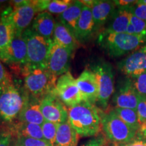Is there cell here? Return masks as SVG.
<instances>
[{"instance_id": "6da1fadb", "label": "cell", "mask_w": 146, "mask_h": 146, "mask_svg": "<svg viewBox=\"0 0 146 146\" xmlns=\"http://www.w3.org/2000/svg\"><path fill=\"white\" fill-rule=\"evenodd\" d=\"M68 121L77 134L81 137L99 135L102 130L100 109L89 102L68 108Z\"/></svg>"}, {"instance_id": "7a4b0ae2", "label": "cell", "mask_w": 146, "mask_h": 146, "mask_svg": "<svg viewBox=\"0 0 146 146\" xmlns=\"http://www.w3.org/2000/svg\"><path fill=\"white\" fill-rule=\"evenodd\" d=\"M24 87L30 96L41 100L56 88L57 76L47 68L31 66L26 64L21 67Z\"/></svg>"}, {"instance_id": "3957f363", "label": "cell", "mask_w": 146, "mask_h": 146, "mask_svg": "<svg viewBox=\"0 0 146 146\" xmlns=\"http://www.w3.org/2000/svg\"><path fill=\"white\" fill-rule=\"evenodd\" d=\"M29 97L25 87L12 81L0 87V118L9 123L18 118Z\"/></svg>"}, {"instance_id": "277c9868", "label": "cell", "mask_w": 146, "mask_h": 146, "mask_svg": "<svg viewBox=\"0 0 146 146\" xmlns=\"http://www.w3.org/2000/svg\"><path fill=\"white\" fill-rule=\"evenodd\" d=\"M98 43L110 56L117 58L132 53L146 44V36L104 31L100 34Z\"/></svg>"}, {"instance_id": "5b68a950", "label": "cell", "mask_w": 146, "mask_h": 146, "mask_svg": "<svg viewBox=\"0 0 146 146\" xmlns=\"http://www.w3.org/2000/svg\"><path fill=\"white\" fill-rule=\"evenodd\" d=\"M100 114L102 129L107 141L121 145L131 141L136 136L137 131L124 123L113 109L107 112L100 109Z\"/></svg>"}, {"instance_id": "8992f818", "label": "cell", "mask_w": 146, "mask_h": 146, "mask_svg": "<svg viewBox=\"0 0 146 146\" xmlns=\"http://www.w3.org/2000/svg\"><path fill=\"white\" fill-rule=\"evenodd\" d=\"M27 46V64L47 68V61L53 40L39 35L29 27L23 33Z\"/></svg>"}, {"instance_id": "52a82bcc", "label": "cell", "mask_w": 146, "mask_h": 146, "mask_svg": "<svg viewBox=\"0 0 146 146\" xmlns=\"http://www.w3.org/2000/svg\"><path fill=\"white\" fill-rule=\"evenodd\" d=\"M91 70L96 75L98 81V102L102 108L106 110L114 90L112 66L107 62H100L93 66Z\"/></svg>"}, {"instance_id": "ba28073f", "label": "cell", "mask_w": 146, "mask_h": 146, "mask_svg": "<svg viewBox=\"0 0 146 146\" xmlns=\"http://www.w3.org/2000/svg\"><path fill=\"white\" fill-rule=\"evenodd\" d=\"M54 91L64 104L68 108L83 102L76 79L69 71L58 78Z\"/></svg>"}, {"instance_id": "9c48e42d", "label": "cell", "mask_w": 146, "mask_h": 146, "mask_svg": "<svg viewBox=\"0 0 146 146\" xmlns=\"http://www.w3.org/2000/svg\"><path fill=\"white\" fill-rule=\"evenodd\" d=\"M40 105L42 114L46 121L59 125L68 120V109L54 90L42 98Z\"/></svg>"}, {"instance_id": "30bf717a", "label": "cell", "mask_w": 146, "mask_h": 146, "mask_svg": "<svg viewBox=\"0 0 146 146\" xmlns=\"http://www.w3.org/2000/svg\"><path fill=\"white\" fill-rule=\"evenodd\" d=\"M72 52L53 41L47 61V69L57 77L68 72Z\"/></svg>"}, {"instance_id": "8fae6325", "label": "cell", "mask_w": 146, "mask_h": 146, "mask_svg": "<svg viewBox=\"0 0 146 146\" xmlns=\"http://www.w3.org/2000/svg\"><path fill=\"white\" fill-rule=\"evenodd\" d=\"M0 60L8 64L20 67L27 63V46L23 33L15 34L8 48L0 56Z\"/></svg>"}, {"instance_id": "7c38bea8", "label": "cell", "mask_w": 146, "mask_h": 146, "mask_svg": "<svg viewBox=\"0 0 146 146\" xmlns=\"http://www.w3.org/2000/svg\"><path fill=\"white\" fill-rule=\"evenodd\" d=\"M117 67L130 78H134L146 71V44L120 60Z\"/></svg>"}, {"instance_id": "4fadbf2b", "label": "cell", "mask_w": 146, "mask_h": 146, "mask_svg": "<svg viewBox=\"0 0 146 146\" xmlns=\"http://www.w3.org/2000/svg\"><path fill=\"white\" fill-rule=\"evenodd\" d=\"M76 81L83 102L95 105L98 99V85L94 72L88 68L85 69Z\"/></svg>"}, {"instance_id": "5bb4252c", "label": "cell", "mask_w": 146, "mask_h": 146, "mask_svg": "<svg viewBox=\"0 0 146 146\" xmlns=\"http://www.w3.org/2000/svg\"><path fill=\"white\" fill-rule=\"evenodd\" d=\"M139 100V96L135 89L132 79L128 77L122 84L113 98L116 108L135 110Z\"/></svg>"}, {"instance_id": "9a60e30c", "label": "cell", "mask_w": 146, "mask_h": 146, "mask_svg": "<svg viewBox=\"0 0 146 146\" xmlns=\"http://www.w3.org/2000/svg\"><path fill=\"white\" fill-rule=\"evenodd\" d=\"M39 14L35 4V1H28L26 4L22 6L13 8L12 19L15 29V32L22 34L29 28L35 15Z\"/></svg>"}, {"instance_id": "2e32d148", "label": "cell", "mask_w": 146, "mask_h": 146, "mask_svg": "<svg viewBox=\"0 0 146 146\" xmlns=\"http://www.w3.org/2000/svg\"><path fill=\"white\" fill-rule=\"evenodd\" d=\"M13 7L8 6L3 9L0 15V56L10 45L15 34L12 14Z\"/></svg>"}, {"instance_id": "e0dca14e", "label": "cell", "mask_w": 146, "mask_h": 146, "mask_svg": "<svg viewBox=\"0 0 146 146\" xmlns=\"http://www.w3.org/2000/svg\"><path fill=\"white\" fill-rule=\"evenodd\" d=\"M41 100L36 99L31 96L29 97L26 106L22 111L18 120L27 123L35 124L41 126L45 120L41 111Z\"/></svg>"}, {"instance_id": "ac0fdd59", "label": "cell", "mask_w": 146, "mask_h": 146, "mask_svg": "<svg viewBox=\"0 0 146 146\" xmlns=\"http://www.w3.org/2000/svg\"><path fill=\"white\" fill-rule=\"evenodd\" d=\"M94 31H96V26L91 9L84 5L76 26V39L80 41H85L90 37Z\"/></svg>"}, {"instance_id": "d6986e66", "label": "cell", "mask_w": 146, "mask_h": 146, "mask_svg": "<svg viewBox=\"0 0 146 146\" xmlns=\"http://www.w3.org/2000/svg\"><path fill=\"white\" fill-rule=\"evenodd\" d=\"M53 41L60 46L74 51L78 46V41L72 31L61 22L56 23Z\"/></svg>"}, {"instance_id": "ffe728a7", "label": "cell", "mask_w": 146, "mask_h": 146, "mask_svg": "<svg viewBox=\"0 0 146 146\" xmlns=\"http://www.w3.org/2000/svg\"><path fill=\"white\" fill-rule=\"evenodd\" d=\"M91 9L96 30H97L104 25L107 20L111 17L113 12L116 10V5L114 1L94 0V3Z\"/></svg>"}, {"instance_id": "44dd1931", "label": "cell", "mask_w": 146, "mask_h": 146, "mask_svg": "<svg viewBox=\"0 0 146 146\" xmlns=\"http://www.w3.org/2000/svg\"><path fill=\"white\" fill-rule=\"evenodd\" d=\"M56 22L52 14L48 12H43L37 14L33 21L31 28L45 39L52 40Z\"/></svg>"}, {"instance_id": "7402d4cb", "label": "cell", "mask_w": 146, "mask_h": 146, "mask_svg": "<svg viewBox=\"0 0 146 146\" xmlns=\"http://www.w3.org/2000/svg\"><path fill=\"white\" fill-rule=\"evenodd\" d=\"M131 13L125 8H117L110 18L108 26L105 31L109 33H126L128 26L130 25Z\"/></svg>"}, {"instance_id": "603a6c76", "label": "cell", "mask_w": 146, "mask_h": 146, "mask_svg": "<svg viewBox=\"0 0 146 146\" xmlns=\"http://www.w3.org/2000/svg\"><path fill=\"white\" fill-rule=\"evenodd\" d=\"M78 137L69 121L58 125L55 146H77Z\"/></svg>"}, {"instance_id": "cb8c5ba5", "label": "cell", "mask_w": 146, "mask_h": 146, "mask_svg": "<svg viewBox=\"0 0 146 146\" xmlns=\"http://www.w3.org/2000/svg\"><path fill=\"white\" fill-rule=\"evenodd\" d=\"M84 5L81 1H73L72 5L58 17L59 21L68 27L75 35L76 26Z\"/></svg>"}, {"instance_id": "d4e9b609", "label": "cell", "mask_w": 146, "mask_h": 146, "mask_svg": "<svg viewBox=\"0 0 146 146\" xmlns=\"http://www.w3.org/2000/svg\"><path fill=\"white\" fill-rule=\"evenodd\" d=\"M17 137H30L44 139L41 126L35 124L18 122L12 125L10 130Z\"/></svg>"}, {"instance_id": "484cf974", "label": "cell", "mask_w": 146, "mask_h": 146, "mask_svg": "<svg viewBox=\"0 0 146 146\" xmlns=\"http://www.w3.org/2000/svg\"><path fill=\"white\" fill-rule=\"evenodd\" d=\"M113 110L124 123L127 124L133 130L137 132L139 129L141 124L139 123L137 113L135 110L116 107L113 108Z\"/></svg>"}, {"instance_id": "4316f807", "label": "cell", "mask_w": 146, "mask_h": 146, "mask_svg": "<svg viewBox=\"0 0 146 146\" xmlns=\"http://www.w3.org/2000/svg\"><path fill=\"white\" fill-rule=\"evenodd\" d=\"M57 124L46 121L41 125L44 139L48 141L53 146L56 145V137L58 129Z\"/></svg>"}, {"instance_id": "83f0119b", "label": "cell", "mask_w": 146, "mask_h": 146, "mask_svg": "<svg viewBox=\"0 0 146 146\" xmlns=\"http://www.w3.org/2000/svg\"><path fill=\"white\" fill-rule=\"evenodd\" d=\"M73 1L70 0H53L50 1L47 7L49 13L61 14L72 5Z\"/></svg>"}, {"instance_id": "f1b7e54d", "label": "cell", "mask_w": 146, "mask_h": 146, "mask_svg": "<svg viewBox=\"0 0 146 146\" xmlns=\"http://www.w3.org/2000/svg\"><path fill=\"white\" fill-rule=\"evenodd\" d=\"M131 79L135 89L139 97L146 98V71Z\"/></svg>"}, {"instance_id": "f546056e", "label": "cell", "mask_w": 146, "mask_h": 146, "mask_svg": "<svg viewBox=\"0 0 146 146\" xmlns=\"http://www.w3.org/2000/svg\"><path fill=\"white\" fill-rule=\"evenodd\" d=\"M130 23L134 27L136 35L146 36V21L140 19L131 14Z\"/></svg>"}, {"instance_id": "4dcf8cb0", "label": "cell", "mask_w": 146, "mask_h": 146, "mask_svg": "<svg viewBox=\"0 0 146 146\" xmlns=\"http://www.w3.org/2000/svg\"><path fill=\"white\" fill-rule=\"evenodd\" d=\"M17 141L23 146H53L45 139L30 137H17Z\"/></svg>"}, {"instance_id": "1f68e13d", "label": "cell", "mask_w": 146, "mask_h": 146, "mask_svg": "<svg viewBox=\"0 0 146 146\" xmlns=\"http://www.w3.org/2000/svg\"><path fill=\"white\" fill-rule=\"evenodd\" d=\"M125 9L136 17L146 21V5L136 3V4L133 6Z\"/></svg>"}, {"instance_id": "d6a6232c", "label": "cell", "mask_w": 146, "mask_h": 146, "mask_svg": "<svg viewBox=\"0 0 146 146\" xmlns=\"http://www.w3.org/2000/svg\"><path fill=\"white\" fill-rule=\"evenodd\" d=\"M136 111L140 124L146 123V98L139 97Z\"/></svg>"}, {"instance_id": "836d02e7", "label": "cell", "mask_w": 146, "mask_h": 146, "mask_svg": "<svg viewBox=\"0 0 146 146\" xmlns=\"http://www.w3.org/2000/svg\"><path fill=\"white\" fill-rule=\"evenodd\" d=\"M12 133L9 130L0 131V146H11Z\"/></svg>"}, {"instance_id": "e575fe53", "label": "cell", "mask_w": 146, "mask_h": 146, "mask_svg": "<svg viewBox=\"0 0 146 146\" xmlns=\"http://www.w3.org/2000/svg\"><path fill=\"white\" fill-rule=\"evenodd\" d=\"M106 143V139L104 135H99L89 139L81 146H104Z\"/></svg>"}, {"instance_id": "d590c367", "label": "cell", "mask_w": 146, "mask_h": 146, "mask_svg": "<svg viewBox=\"0 0 146 146\" xmlns=\"http://www.w3.org/2000/svg\"><path fill=\"white\" fill-rule=\"evenodd\" d=\"M118 146H146V139L137 133L136 136L131 141Z\"/></svg>"}, {"instance_id": "8d00e7d4", "label": "cell", "mask_w": 146, "mask_h": 146, "mask_svg": "<svg viewBox=\"0 0 146 146\" xmlns=\"http://www.w3.org/2000/svg\"><path fill=\"white\" fill-rule=\"evenodd\" d=\"M10 81H12V78L0 60V87L6 85Z\"/></svg>"}, {"instance_id": "74e56055", "label": "cell", "mask_w": 146, "mask_h": 146, "mask_svg": "<svg viewBox=\"0 0 146 146\" xmlns=\"http://www.w3.org/2000/svg\"><path fill=\"white\" fill-rule=\"evenodd\" d=\"M114 2L116 6H117L118 8H127L136 4L137 1H134V0H117V1H114Z\"/></svg>"}, {"instance_id": "f35d334b", "label": "cell", "mask_w": 146, "mask_h": 146, "mask_svg": "<svg viewBox=\"0 0 146 146\" xmlns=\"http://www.w3.org/2000/svg\"><path fill=\"white\" fill-rule=\"evenodd\" d=\"M137 133L146 139V123L141 124L139 129V131Z\"/></svg>"}, {"instance_id": "ab89813d", "label": "cell", "mask_w": 146, "mask_h": 146, "mask_svg": "<svg viewBox=\"0 0 146 146\" xmlns=\"http://www.w3.org/2000/svg\"><path fill=\"white\" fill-rule=\"evenodd\" d=\"M126 33H128L129 35H136V33H135V31L134 27H133L132 25H131V23L127 27V31H126Z\"/></svg>"}, {"instance_id": "60d3db41", "label": "cell", "mask_w": 146, "mask_h": 146, "mask_svg": "<svg viewBox=\"0 0 146 146\" xmlns=\"http://www.w3.org/2000/svg\"><path fill=\"white\" fill-rule=\"evenodd\" d=\"M81 2L85 5V6L88 7V8H91L93 4L94 3V0H83V1H81Z\"/></svg>"}, {"instance_id": "b9f144b4", "label": "cell", "mask_w": 146, "mask_h": 146, "mask_svg": "<svg viewBox=\"0 0 146 146\" xmlns=\"http://www.w3.org/2000/svg\"><path fill=\"white\" fill-rule=\"evenodd\" d=\"M104 146H118V145H116V144L111 143V142L107 141V139H106V143H105V145Z\"/></svg>"}, {"instance_id": "7bdbcfd3", "label": "cell", "mask_w": 146, "mask_h": 146, "mask_svg": "<svg viewBox=\"0 0 146 146\" xmlns=\"http://www.w3.org/2000/svg\"><path fill=\"white\" fill-rule=\"evenodd\" d=\"M137 3L146 5V0H140V1H137Z\"/></svg>"}, {"instance_id": "ee69618b", "label": "cell", "mask_w": 146, "mask_h": 146, "mask_svg": "<svg viewBox=\"0 0 146 146\" xmlns=\"http://www.w3.org/2000/svg\"><path fill=\"white\" fill-rule=\"evenodd\" d=\"M14 146H23V145H21V144L19 143V142H18V141H16V143H15V145H14Z\"/></svg>"}, {"instance_id": "f6af8a7d", "label": "cell", "mask_w": 146, "mask_h": 146, "mask_svg": "<svg viewBox=\"0 0 146 146\" xmlns=\"http://www.w3.org/2000/svg\"><path fill=\"white\" fill-rule=\"evenodd\" d=\"M1 11H0V15H1Z\"/></svg>"}]
</instances>
